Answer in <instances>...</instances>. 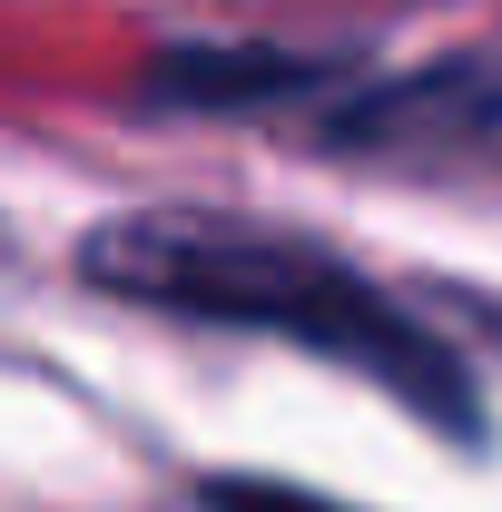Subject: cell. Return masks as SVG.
Listing matches in <instances>:
<instances>
[{"label": "cell", "mask_w": 502, "mask_h": 512, "mask_svg": "<svg viewBox=\"0 0 502 512\" xmlns=\"http://www.w3.org/2000/svg\"><path fill=\"white\" fill-rule=\"evenodd\" d=\"M79 266H89V286H109L128 306H158L188 325H247L296 355H325L345 375L384 384L434 434H483V394L463 375V355L306 237L207 217V207H138V217H109L79 247Z\"/></svg>", "instance_id": "1"}, {"label": "cell", "mask_w": 502, "mask_h": 512, "mask_svg": "<svg viewBox=\"0 0 502 512\" xmlns=\"http://www.w3.org/2000/svg\"><path fill=\"white\" fill-rule=\"evenodd\" d=\"M197 503H207V512H345V503H325V493H296V483H256V473H217Z\"/></svg>", "instance_id": "4"}, {"label": "cell", "mask_w": 502, "mask_h": 512, "mask_svg": "<svg viewBox=\"0 0 502 512\" xmlns=\"http://www.w3.org/2000/svg\"><path fill=\"white\" fill-rule=\"evenodd\" d=\"M325 128L355 148H443V138H483L502 128V50L434 60L414 79H375L355 99H325Z\"/></svg>", "instance_id": "2"}, {"label": "cell", "mask_w": 502, "mask_h": 512, "mask_svg": "<svg viewBox=\"0 0 502 512\" xmlns=\"http://www.w3.org/2000/svg\"><path fill=\"white\" fill-rule=\"evenodd\" d=\"M148 109H188V119H256V109H325L335 99V60L306 50H256V40H207V50H168L138 79Z\"/></svg>", "instance_id": "3"}]
</instances>
